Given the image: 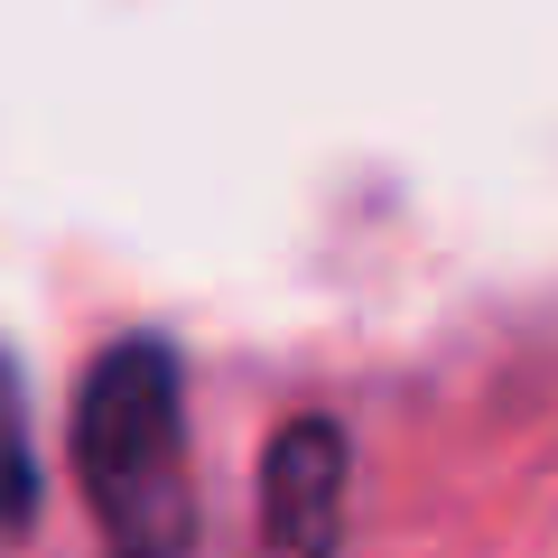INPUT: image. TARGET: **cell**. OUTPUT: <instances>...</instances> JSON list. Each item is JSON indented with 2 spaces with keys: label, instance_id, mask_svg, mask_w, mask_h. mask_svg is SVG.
<instances>
[{
  "label": "cell",
  "instance_id": "cell-1",
  "mask_svg": "<svg viewBox=\"0 0 558 558\" xmlns=\"http://www.w3.org/2000/svg\"><path fill=\"white\" fill-rule=\"evenodd\" d=\"M75 475L112 558H186L196 484H186V391L159 336H121L75 391Z\"/></svg>",
  "mask_w": 558,
  "mask_h": 558
},
{
  "label": "cell",
  "instance_id": "cell-2",
  "mask_svg": "<svg viewBox=\"0 0 558 558\" xmlns=\"http://www.w3.org/2000/svg\"><path fill=\"white\" fill-rule=\"evenodd\" d=\"M344 428L289 418L260 457V558H336L344 539Z\"/></svg>",
  "mask_w": 558,
  "mask_h": 558
},
{
  "label": "cell",
  "instance_id": "cell-3",
  "mask_svg": "<svg viewBox=\"0 0 558 558\" xmlns=\"http://www.w3.org/2000/svg\"><path fill=\"white\" fill-rule=\"evenodd\" d=\"M38 531V447H28V391L20 363L0 354V549Z\"/></svg>",
  "mask_w": 558,
  "mask_h": 558
}]
</instances>
